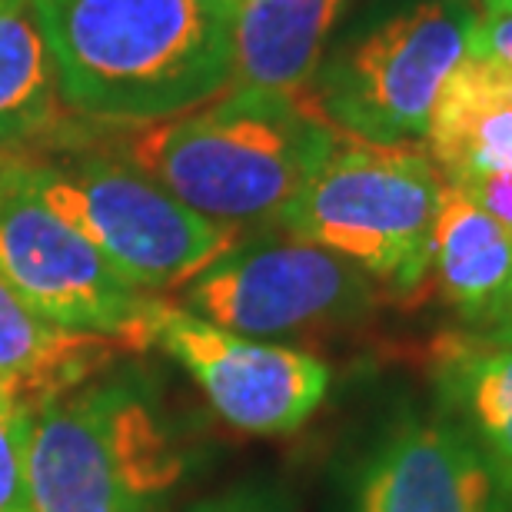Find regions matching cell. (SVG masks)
I'll return each instance as SVG.
<instances>
[{
    "mask_svg": "<svg viewBox=\"0 0 512 512\" xmlns=\"http://www.w3.org/2000/svg\"><path fill=\"white\" fill-rule=\"evenodd\" d=\"M60 100L100 124L147 127L233 84V17L210 0H30Z\"/></svg>",
    "mask_w": 512,
    "mask_h": 512,
    "instance_id": "obj_1",
    "label": "cell"
},
{
    "mask_svg": "<svg viewBox=\"0 0 512 512\" xmlns=\"http://www.w3.org/2000/svg\"><path fill=\"white\" fill-rule=\"evenodd\" d=\"M340 140L310 90L230 87L207 107L130 127L124 157L200 217L240 230L280 217Z\"/></svg>",
    "mask_w": 512,
    "mask_h": 512,
    "instance_id": "obj_2",
    "label": "cell"
},
{
    "mask_svg": "<svg viewBox=\"0 0 512 512\" xmlns=\"http://www.w3.org/2000/svg\"><path fill=\"white\" fill-rule=\"evenodd\" d=\"M187 456L150 393L124 376L87 380L34 409L27 493L34 512H153Z\"/></svg>",
    "mask_w": 512,
    "mask_h": 512,
    "instance_id": "obj_3",
    "label": "cell"
},
{
    "mask_svg": "<svg viewBox=\"0 0 512 512\" xmlns=\"http://www.w3.org/2000/svg\"><path fill=\"white\" fill-rule=\"evenodd\" d=\"M443 190L426 147L340 140L273 227L343 256L386 290L416 296L429 280Z\"/></svg>",
    "mask_w": 512,
    "mask_h": 512,
    "instance_id": "obj_4",
    "label": "cell"
},
{
    "mask_svg": "<svg viewBox=\"0 0 512 512\" xmlns=\"http://www.w3.org/2000/svg\"><path fill=\"white\" fill-rule=\"evenodd\" d=\"M473 10L419 0L320 60L310 97L336 133L373 147H423L439 87L466 54Z\"/></svg>",
    "mask_w": 512,
    "mask_h": 512,
    "instance_id": "obj_5",
    "label": "cell"
},
{
    "mask_svg": "<svg viewBox=\"0 0 512 512\" xmlns=\"http://www.w3.org/2000/svg\"><path fill=\"white\" fill-rule=\"evenodd\" d=\"M27 187L77 227L137 290H180L220 260L240 230L200 217L124 160L20 163Z\"/></svg>",
    "mask_w": 512,
    "mask_h": 512,
    "instance_id": "obj_6",
    "label": "cell"
},
{
    "mask_svg": "<svg viewBox=\"0 0 512 512\" xmlns=\"http://www.w3.org/2000/svg\"><path fill=\"white\" fill-rule=\"evenodd\" d=\"M180 290L183 310L253 340L346 326L380 296V286L350 260L293 233L237 240Z\"/></svg>",
    "mask_w": 512,
    "mask_h": 512,
    "instance_id": "obj_7",
    "label": "cell"
},
{
    "mask_svg": "<svg viewBox=\"0 0 512 512\" xmlns=\"http://www.w3.org/2000/svg\"><path fill=\"white\" fill-rule=\"evenodd\" d=\"M0 270L47 323L147 346L153 303L84 233L27 187L20 163L0 167Z\"/></svg>",
    "mask_w": 512,
    "mask_h": 512,
    "instance_id": "obj_8",
    "label": "cell"
},
{
    "mask_svg": "<svg viewBox=\"0 0 512 512\" xmlns=\"http://www.w3.org/2000/svg\"><path fill=\"white\" fill-rule=\"evenodd\" d=\"M147 346L180 363L207 403L250 436L296 433L323 406L333 380L320 356L230 333L167 300L153 303Z\"/></svg>",
    "mask_w": 512,
    "mask_h": 512,
    "instance_id": "obj_9",
    "label": "cell"
},
{
    "mask_svg": "<svg viewBox=\"0 0 512 512\" xmlns=\"http://www.w3.org/2000/svg\"><path fill=\"white\" fill-rule=\"evenodd\" d=\"M353 512H512V469L446 409H406L366 453Z\"/></svg>",
    "mask_w": 512,
    "mask_h": 512,
    "instance_id": "obj_10",
    "label": "cell"
},
{
    "mask_svg": "<svg viewBox=\"0 0 512 512\" xmlns=\"http://www.w3.org/2000/svg\"><path fill=\"white\" fill-rule=\"evenodd\" d=\"M423 147L446 187L512 170V70L463 54L439 87Z\"/></svg>",
    "mask_w": 512,
    "mask_h": 512,
    "instance_id": "obj_11",
    "label": "cell"
},
{
    "mask_svg": "<svg viewBox=\"0 0 512 512\" xmlns=\"http://www.w3.org/2000/svg\"><path fill=\"white\" fill-rule=\"evenodd\" d=\"M429 283L469 330H486L512 293V233L456 187L439 203Z\"/></svg>",
    "mask_w": 512,
    "mask_h": 512,
    "instance_id": "obj_12",
    "label": "cell"
},
{
    "mask_svg": "<svg viewBox=\"0 0 512 512\" xmlns=\"http://www.w3.org/2000/svg\"><path fill=\"white\" fill-rule=\"evenodd\" d=\"M346 0H243L233 14V84L300 94Z\"/></svg>",
    "mask_w": 512,
    "mask_h": 512,
    "instance_id": "obj_13",
    "label": "cell"
},
{
    "mask_svg": "<svg viewBox=\"0 0 512 512\" xmlns=\"http://www.w3.org/2000/svg\"><path fill=\"white\" fill-rule=\"evenodd\" d=\"M124 343L47 323L0 270V383L30 409L100 373Z\"/></svg>",
    "mask_w": 512,
    "mask_h": 512,
    "instance_id": "obj_14",
    "label": "cell"
},
{
    "mask_svg": "<svg viewBox=\"0 0 512 512\" xmlns=\"http://www.w3.org/2000/svg\"><path fill=\"white\" fill-rule=\"evenodd\" d=\"M436 406L456 416L512 469V340L486 330H453L433 343Z\"/></svg>",
    "mask_w": 512,
    "mask_h": 512,
    "instance_id": "obj_15",
    "label": "cell"
},
{
    "mask_svg": "<svg viewBox=\"0 0 512 512\" xmlns=\"http://www.w3.org/2000/svg\"><path fill=\"white\" fill-rule=\"evenodd\" d=\"M54 57L30 0H0V143H24L60 114Z\"/></svg>",
    "mask_w": 512,
    "mask_h": 512,
    "instance_id": "obj_16",
    "label": "cell"
},
{
    "mask_svg": "<svg viewBox=\"0 0 512 512\" xmlns=\"http://www.w3.org/2000/svg\"><path fill=\"white\" fill-rule=\"evenodd\" d=\"M34 409L0 383V512H34L27 493V443Z\"/></svg>",
    "mask_w": 512,
    "mask_h": 512,
    "instance_id": "obj_17",
    "label": "cell"
},
{
    "mask_svg": "<svg viewBox=\"0 0 512 512\" xmlns=\"http://www.w3.org/2000/svg\"><path fill=\"white\" fill-rule=\"evenodd\" d=\"M466 54L489 57L512 70V7L479 10L466 37Z\"/></svg>",
    "mask_w": 512,
    "mask_h": 512,
    "instance_id": "obj_18",
    "label": "cell"
},
{
    "mask_svg": "<svg viewBox=\"0 0 512 512\" xmlns=\"http://www.w3.org/2000/svg\"><path fill=\"white\" fill-rule=\"evenodd\" d=\"M456 190L466 193V197L473 200L476 207H483L489 217L499 220L512 233V170L489 173V177L463 183V187H456Z\"/></svg>",
    "mask_w": 512,
    "mask_h": 512,
    "instance_id": "obj_19",
    "label": "cell"
},
{
    "mask_svg": "<svg viewBox=\"0 0 512 512\" xmlns=\"http://www.w3.org/2000/svg\"><path fill=\"white\" fill-rule=\"evenodd\" d=\"M193 512H273V506L266 503L260 493L240 489V493H227V496L210 499V503H200Z\"/></svg>",
    "mask_w": 512,
    "mask_h": 512,
    "instance_id": "obj_20",
    "label": "cell"
},
{
    "mask_svg": "<svg viewBox=\"0 0 512 512\" xmlns=\"http://www.w3.org/2000/svg\"><path fill=\"white\" fill-rule=\"evenodd\" d=\"M486 333H499V336H509L512 340V293H509V300H506L503 310H499L496 320L486 326Z\"/></svg>",
    "mask_w": 512,
    "mask_h": 512,
    "instance_id": "obj_21",
    "label": "cell"
},
{
    "mask_svg": "<svg viewBox=\"0 0 512 512\" xmlns=\"http://www.w3.org/2000/svg\"><path fill=\"white\" fill-rule=\"evenodd\" d=\"M210 4H213V7H220L223 14H230V17H233V14H237V7L243 4V0H210Z\"/></svg>",
    "mask_w": 512,
    "mask_h": 512,
    "instance_id": "obj_22",
    "label": "cell"
},
{
    "mask_svg": "<svg viewBox=\"0 0 512 512\" xmlns=\"http://www.w3.org/2000/svg\"><path fill=\"white\" fill-rule=\"evenodd\" d=\"M483 10H503V7H512V0H479Z\"/></svg>",
    "mask_w": 512,
    "mask_h": 512,
    "instance_id": "obj_23",
    "label": "cell"
}]
</instances>
